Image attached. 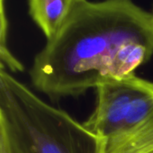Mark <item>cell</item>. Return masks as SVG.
I'll use <instances>...</instances> for the list:
<instances>
[{"instance_id": "6da1fadb", "label": "cell", "mask_w": 153, "mask_h": 153, "mask_svg": "<svg viewBox=\"0 0 153 153\" xmlns=\"http://www.w3.org/2000/svg\"><path fill=\"white\" fill-rule=\"evenodd\" d=\"M153 55V16L130 0H74L60 30L35 56L33 86L52 100L135 74Z\"/></svg>"}, {"instance_id": "7a4b0ae2", "label": "cell", "mask_w": 153, "mask_h": 153, "mask_svg": "<svg viewBox=\"0 0 153 153\" xmlns=\"http://www.w3.org/2000/svg\"><path fill=\"white\" fill-rule=\"evenodd\" d=\"M0 137L13 153H104L106 141L1 65Z\"/></svg>"}, {"instance_id": "3957f363", "label": "cell", "mask_w": 153, "mask_h": 153, "mask_svg": "<svg viewBox=\"0 0 153 153\" xmlns=\"http://www.w3.org/2000/svg\"><path fill=\"white\" fill-rule=\"evenodd\" d=\"M93 112L83 126L106 142L128 134L153 113V82L135 74L98 84Z\"/></svg>"}, {"instance_id": "277c9868", "label": "cell", "mask_w": 153, "mask_h": 153, "mask_svg": "<svg viewBox=\"0 0 153 153\" xmlns=\"http://www.w3.org/2000/svg\"><path fill=\"white\" fill-rule=\"evenodd\" d=\"M74 0H30L29 14L44 33L52 39L65 22Z\"/></svg>"}, {"instance_id": "5b68a950", "label": "cell", "mask_w": 153, "mask_h": 153, "mask_svg": "<svg viewBox=\"0 0 153 153\" xmlns=\"http://www.w3.org/2000/svg\"><path fill=\"white\" fill-rule=\"evenodd\" d=\"M153 151V113L134 130L106 142L104 153H148Z\"/></svg>"}, {"instance_id": "8992f818", "label": "cell", "mask_w": 153, "mask_h": 153, "mask_svg": "<svg viewBox=\"0 0 153 153\" xmlns=\"http://www.w3.org/2000/svg\"><path fill=\"white\" fill-rule=\"evenodd\" d=\"M0 13H1V33H0V59L1 65L4 64L8 67V69L13 73L22 72L24 67L22 64L17 60L13 54L9 51L7 48V30H8V22L4 13V1H0Z\"/></svg>"}, {"instance_id": "52a82bcc", "label": "cell", "mask_w": 153, "mask_h": 153, "mask_svg": "<svg viewBox=\"0 0 153 153\" xmlns=\"http://www.w3.org/2000/svg\"><path fill=\"white\" fill-rule=\"evenodd\" d=\"M0 153H13L6 142L0 137Z\"/></svg>"}, {"instance_id": "ba28073f", "label": "cell", "mask_w": 153, "mask_h": 153, "mask_svg": "<svg viewBox=\"0 0 153 153\" xmlns=\"http://www.w3.org/2000/svg\"><path fill=\"white\" fill-rule=\"evenodd\" d=\"M148 153H153V151L152 152H148Z\"/></svg>"}, {"instance_id": "9c48e42d", "label": "cell", "mask_w": 153, "mask_h": 153, "mask_svg": "<svg viewBox=\"0 0 153 153\" xmlns=\"http://www.w3.org/2000/svg\"><path fill=\"white\" fill-rule=\"evenodd\" d=\"M152 16H153V10H152Z\"/></svg>"}]
</instances>
